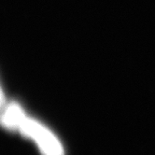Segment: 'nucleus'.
I'll return each mask as SVG.
<instances>
[{
  "label": "nucleus",
  "mask_w": 155,
  "mask_h": 155,
  "mask_svg": "<svg viewBox=\"0 0 155 155\" xmlns=\"http://www.w3.org/2000/svg\"><path fill=\"white\" fill-rule=\"evenodd\" d=\"M2 104V94H1V91H0V106Z\"/></svg>",
  "instance_id": "7ed1b4c3"
},
{
  "label": "nucleus",
  "mask_w": 155,
  "mask_h": 155,
  "mask_svg": "<svg viewBox=\"0 0 155 155\" xmlns=\"http://www.w3.org/2000/svg\"><path fill=\"white\" fill-rule=\"evenodd\" d=\"M25 135L35 139L45 155H64L60 142L51 133L37 121L25 118L21 119L19 127Z\"/></svg>",
  "instance_id": "f257e3e1"
},
{
  "label": "nucleus",
  "mask_w": 155,
  "mask_h": 155,
  "mask_svg": "<svg viewBox=\"0 0 155 155\" xmlns=\"http://www.w3.org/2000/svg\"><path fill=\"white\" fill-rule=\"evenodd\" d=\"M24 117L25 114L21 108L16 104H12L6 109V111L1 116V124L7 128L17 129Z\"/></svg>",
  "instance_id": "f03ea898"
}]
</instances>
